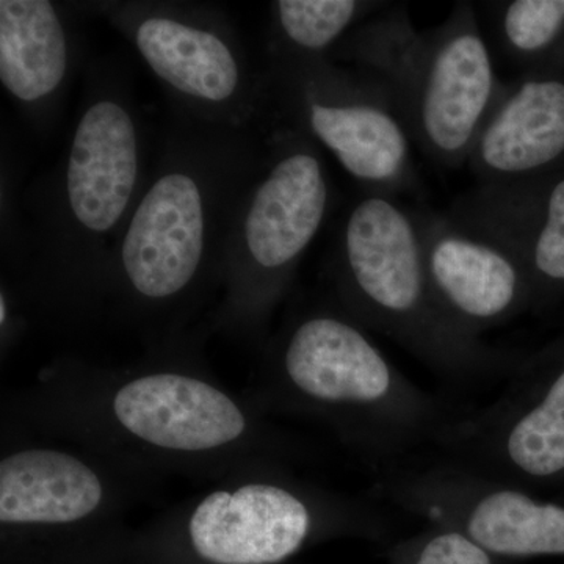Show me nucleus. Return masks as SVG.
<instances>
[{
  "label": "nucleus",
  "instance_id": "1",
  "mask_svg": "<svg viewBox=\"0 0 564 564\" xmlns=\"http://www.w3.org/2000/svg\"><path fill=\"white\" fill-rule=\"evenodd\" d=\"M174 118L110 261L150 302L182 295L212 262H223L237 210L265 159L256 129Z\"/></svg>",
  "mask_w": 564,
  "mask_h": 564
},
{
  "label": "nucleus",
  "instance_id": "2",
  "mask_svg": "<svg viewBox=\"0 0 564 564\" xmlns=\"http://www.w3.org/2000/svg\"><path fill=\"white\" fill-rule=\"evenodd\" d=\"M144 124L120 70L88 69L65 154L25 195L17 247L54 269H109L150 180Z\"/></svg>",
  "mask_w": 564,
  "mask_h": 564
},
{
  "label": "nucleus",
  "instance_id": "3",
  "mask_svg": "<svg viewBox=\"0 0 564 564\" xmlns=\"http://www.w3.org/2000/svg\"><path fill=\"white\" fill-rule=\"evenodd\" d=\"M383 85L411 140L444 169L467 165L475 140L503 95L474 3L419 32L406 10L370 18L329 55Z\"/></svg>",
  "mask_w": 564,
  "mask_h": 564
},
{
  "label": "nucleus",
  "instance_id": "4",
  "mask_svg": "<svg viewBox=\"0 0 564 564\" xmlns=\"http://www.w3.org/2000/svg\"><path fill=\"white\" fill-rule=\"evenodd\" d=\"M132 44L172 98L174 113L256 129L272 107L267 68L252 63L231 20L210 6L155 0L84 3Z\"/></svg>",
  "mask_w": 564,
  "mask_h": 564
},
{
  "label": "nucleus",
  "instance_id": "5",
  "mask_svg": "<svg viewBox=\"0 0 564 564\" xmlns=\"http://www.w3.org/2000/svg\"><path fill=\"white\" fill-rule=\"evenodd\" d=\"M272 104L339 162L364 192L393 196L417 184L413 140L380 82L329 57L267 62Z\"/></svg>",
  "mask_w": 564,
  "mask_h": 564
},
{
  "label": "nucleus",
  "instance_id": "6",
  "mask_svg": "<svg viewBox=\"0 0 564 564\" xmlns=\"http://www.w3.org/2000/svg\"><path fill=\"white\" fill-rule=\"evenodd\" d=\"M336 261L356 302L386 328L434 348H463L464 328L437 300L414 209L364 192L337 229Z\"/></svg>",
  "mask_w": 564,
  "mask_h": 564
},
{
  "label": "nucleus",
  "instance_id": "7",
  "mask_svg": "<svg viewBox=\"0 0 564 564\" xmlns=\"http://www.w3.org/2000/svg\"><path fill=\"white\" fill-rule=\"evenodd\" d=\"M265 159L245 193L223 263L243 280L273 285L302 261L318 236L334 192L322 148L282 122L265 139Z\"/></svg>",
  "mask_w": 564,
  "mask_h": 564
},
{
  "label": "nucleus",
  "instance_id": "8",
  "mask_svg": "<svg viewBox=\"0 0 564 564\" xmlns=\"http://www.w3.org/2000/svg\"><path fill=\"white\" fill-rule=\"evenodd\" d=\"M414 212L426 272L445 313L464 329L513 313L529 284L518 259L448 212Z\"/></svg>",
  "mask_w": 564,
  "mask_h": 564
},
{
  "label": "nucleus",
  "instance_id": "9",
  "mask_svg": "<svg viewBox=\"0 0 564 564\" xmlns=\"http://www.w3.org/2000/svg\"><path fill=\"white\" fill-rule=\"evenodd\" d=\"M564 154V82L527 77L507 84L467 165L480 185L536 177Z\"/></svg>",
  "mask_w": 564,
  "mask_h": 564
},
{
  "label": "nucleus",
  "instance_id": "10",
  "mask_svg": "<svg viewBox=\"0 0 564 564\" xmlns=\"http://www.w3.org/2000/svg\"><path fill=\"white\" fill-rule=\"evenodd\" d=\"M310 530L306 507L276 486L248 485L214 492L191 522L195 551L215 564H273L302 545Z\"/></svg>",
  "mask_w": 564,
  "mask_h": 564
},
{
  "label": "nucleus",
  "instance_id": "11",
  "mask_svg": "<svg viewBox=\"0 0 564 564\" xmlns=\"http://www.w3.org/2000/svg\"><path fill=\"white\" fill-rule=\"evenodd\" d=\"M76 62L65 9L50 0L0 2V82L36 128L54 120Z\"/></svg>",
  "mask_w": 564,
  "mask_h": 564
},
{
  "label": "nucleus",
  "instance_id": "12",
  "mask_svg": "<svg viewBox=\"0 0 564 564\" xmlns=\"http://www.w3.org/2000/svg\"><path fill=\"white\" fill-rule=\"evenodd\" d=\"M448 214L510 251L527 276L564 282V177L547 191L536 177L477 184Z\"/></svg>",
  "mask_w": 564,
  "mask_h": 564
},
{
  "label": "nucleus",
  "instance_id": "13",
  "mask_svg": "<svg viewBox=\"0 0 564 564\" xmlns=\"http://www.w3.org/2000/svg\"><path fill=\"white\" fill-rule=\"evenodd\" d=\"M132 434L174 451H207L237 440L245 419L229 397L182 375L159 373L126 384L115 399Z\"/></svg>",
  "mask_w": 564,
  "mask_h": 564
},
{
  "label": "nucleus",
  "instance_id": "14",
  "mask_svg": "<svg viewBox=\"0 0 564 564\" xmlns=\"http://www.w3.org/2000/svg\"><path fill=\"white\" fill-rule=\"evenodd\" d=\"M284 364L296 388L325 402L372 403L391 388V369L366 334L328 315L296 326Z\"/></svg>",
  "mask_w": 564,
  "mask_h": 564
},
{
  "label": "nucleus",
  "instance_id": "15",
  "mask_svg": "<svg viewBox=\"0 0 564 564\" xmlns=\"http://www.w3.org/2000/svg\"><path fill=\"white\" fill-rule=\"evenodd\" d=\"M98 477L74 456L21 452L0 463V521L61 524L93 513L101 502Z\"/></svg>",
  "mask_w": 564,
  "mask_h": 564
},
{
  "label": "nucleus",
  "instance_id": "16",
  "mask_svg": "<svg viewBox=\"0 0 564 564\" xmlns=\"http://www.w3.org/2000/svg\"><path fill=\"white\" fill-rule=\"evenodd\" d=\"M474 543L508 556L564 555V508L516 491L494 492L469 519Z\"/></svg>",
  "mask_w": 564,
  "mask_h": 564
},
{
  "label": "nucleus",
  "instance_id": "17",
  "mask_svg": "<svg viewBox=\"0 0 564 564\" xmlns=\"http://www.w3.org/2000/svg\"><path fill=\"white\" fill-rule=\"evenodd\" d=\"M378 3L361 0H280L270 7L267 62L329 57Z\"/></svg>",
  "mask_w": 564,
  "mask_h": 564
},
{
  "label": "nucleus",
  "instance_id": "18",
  "mask_svg": "<svg viewBox=\"0 0 564 564\" xmlns=\"http://www.w3.org/2000/svg\"><path fill=\"white\" fill-rule=\"evenodd\" d=\"M507 448L511 462L534 477L564 470V372L543 402L516 423Z\"/></svg>",
  "mask_w": 564,
  "mask_h": 564
},
{
  "label": "nucleus",
  "instance_id": "19",
  "mask_svg": "<svg viewBox=\"0 0 564 564\" xmlns=\"http://www.w3.org/2000/svg\"><path fill=\"white\" fill-rule=\"evenodd\" d=\"M496 39L511 62L540 57L564 31V0L488 3Z\"/></svg>",
  "mask_w": 564,
  "mask_h": 564
},
{
  "label": "nucleus",
  "instance_id": "20",
  "mask_svg": "<svg viewBox=\"0 0 564 564\" xmlns=\"http://www.w3.org/2000/svg\"><path fill=\"white\" fill-rule=\"evenodd\" d=\"M417 564H491L484 547L458 533L441 534L423 549Z\"/></svg>",
  "mask_w": 564,
  "mask_h": 564
}]
</instances>
